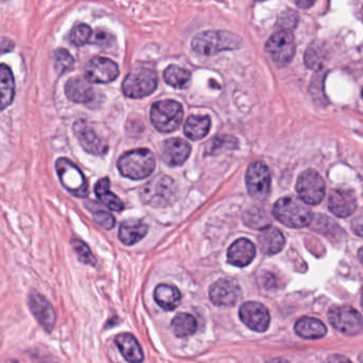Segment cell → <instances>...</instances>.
Returning <instances> with one entry per match:
<instances>
[{"instance_id":"obj_9","label":"cell","mask_w":363,"mask_h":363,"mask_svg":"<svg viewBox=\"0 0 363 363\" xmlns=\"http://www.w3.org/2000/svg\"><path fill=\"white\" fill-rule=\"evenodd\" d=\"M266 48L268 56L277 66H286L291 62L295 53L293 35L291 31L282 29L270 37Z\"/></svg>"},{"instance_id":"obj_31","label":"cell","mask_w":363,"mask_h":363,"mask_svg":"<svg viewBox=\"0 0 363 363\" xmlns=\"http://www.w3.org/2000/svg\"><path fill=\"white\" fill-rule=\"evenodd\" d=\"M75 60L66 49H58L53 56V66L59 75L71 72L74 68Z\"/></svg>"},{"instance_id":"obj_26","label":"cell","mask_w":363,"mask_h":363,"mask_svg":"<svg viewBox=\"0 0 363 363\" xmlns=\"http://www.w3.org/2000/svg\"><path fill=\"white\" fill-rule=\"evenodd\" d=\"M155 301L165 310H174L178 307L181 301L180 291L171 285H159L153 293Z\"/></svg>"},{"instance_id":"obj_17","label":"cell","mask_w":363,"mask_h":363,"mask_svg":"<svg viewBox=\"0 0 363 363\" xmlns=\"http://www.w3.org/2000/svg\"><path fill=\"white\" fill-rule=\"evenodd\" d=\"M328 208L339 218H347L356 211V196L346 189H335L329 195Z\"/></svg>"},{"instance_id":"obj_6","label":"cell","mask_w":363,"mask_h":363,"mask_svg":"<svg viewBox=\"0 0 363 363\" xmlns=\"http://www.w3.org/2000/svg\"><path fill=\"white\" fill-rule=\"evenodd\" d=\"M56 169L61 183L71 194L77 197L88 195V181L75 163L66 158H61L57 161Z\"/></svg>"},{"instance_id":"obj_11","label":"cell","mask_w":363,"mask_h":363,"mask_svg":"<svg viewBox=\"0 0 363 363\" xmlns=\"http://www.w3.org/2000/svg\"><path fill=\"white\" fill-rule=\"evenodd\" d=\"M246 187L248 193L256 201H264L271 189V174L263 162L252 163L246 171Z\"/></svg>"},{"instance_id":"obj_13","label":"cell","mask_w":363,"mask_h":363,"mask_svg":"<svg viewBox=\"0 0 363 363\" xmlns=\"http://www.w3.org/2000/svg\"><path fill=\"white\" fill-rule=\"evenodd\" d=\"M120 75L118 64L104 57L93 58L86 66V79L94 84H109Z\"/></svg>"},{"instance_id":"obj_35","label":"cell","mask_w":363,"mask_h":363,"mask_svg":"<svg viewBox=\"0 0 363 363\" xmlns=\"http://www.w3.org/2000/svg\"><path fill=\"white\" fill-rule=\"evenodd\" d=\"M299 23V15L297 12L292 11V10H287L280 15L278 19V26L283 30H291L295 28Z\"/></svg>"},{"instance_id":"obj_8","label":"cell","mask_w":363,"mask_h":363,"mask_svg":"<svg viewBox=\"0 0 363 363\" xmlns=\"http://www.w3.org/2000/svg\"><path fill=\"white\" fill-rule=\"evenodd\" d=\"M175 197V185L169 177L159 176L146 183L142 189L144 204L153 207H165L171 204Z\"/></svg>"},{"instance_id":"obj_12","label":"cell","mask_w":363,"mask_h":363,"mask_svg":"<svg viewBox=\"0 0 363 363\" xmlns=\"http://www.w3.org/2000/svg\"><path fill=\"white\" fill-rule=\"evenodd\" d=\"M239 315H240L241 321L243 322L244 324L252 331L264 333L270 326L271 317H270L268 308L263 304L258 303V301H248L241 306Z\"/></svg>"},{"instance_id":"obj_25","label":"cell","mask_w":363,"mask_h":363,"mask_svg":"<svg viewBox=\"0 0 363 363\" xmlns=\"http://www.w3.org/2000/svg\"><path fill=\"white\" fill-rule=\"evenodd\" d=\"M115 343L126 360L129 362H141L143 360L141 346L133 335L130 333H120L116 337Z\"/></svg>"},{"instance_id":"obj_4","label":"cell","mask_w":363,"mask_h":363,"mask_svg":"<svg viewBox=\"0 0 363 363\" xmlns=\"http://www.w3.org/2000/svg\"><path fill=\"white\" fill-rule=\"evenodd\" d=\"M183 120V106L175 100H161L155 102L151 106V123L160 132H173L180 126Z\"/></svg>"},{"instance_id":"obj_20","label":"cell","mask_w":363,"mask_h":363,"mask_svg":"<svg viewBox=\"0 0 363 363\" xmlns=\"http://www.w3.org/2000/svg\"><path fill=\"white\" fill-rule=\"evenodd\" d=\"M67 98L77 104H86L94 98V90L88 79L75 77L65 84Z\"/></svg>"},{"instance_id":"obj_18","label":"cell","mask_w":363,"mask_h":363,"mask_svg":"<svg viewBox=\"0 0 363 363\" xmlns=\"http://www.w3.org/2000/svg\"><path fill=\"white\" fill-rule=\"evenodd\" d=\"M190 153V144L178 138L167 140L163 144V161L169 167L183 165Z\"/></svg>"},{"instance_id":"obj_23","label":"cell","mask_w":363,"mask_h":363,"mask_svg":"<svg viewBox=\"0 0 363 363\" xmlns=\"http://www.w3.org/2000/svg\"><path fill=\"white\" fill-rule=\"evenodd\" d=\"M149 232V227L142 221L128 220L120 225V240L125 245H133L141 241Z\"/></svg>"},{"instance_id":"obj_37","label":"cell","mask_w":363,"mask_h":363,"mask_svg":"<svg viewBox=\"0 0 363 363\" xmlns=\"http://www.w3.org/2000/svg\"><path fill=\"white\" fill-rule=\"evenodd\" d=\"M94 221L100 226L104 227V230H111L115 225V218L113 215L106 211H97L94 213Z\"/></svg>"},{"instance_id":"obj_21","label":"cell","mask_w":363,"mask_h":363,"mask_svg":"<svg viewBox=\"0 0 363 363\" xmlns=\"http://www.w3.org/2000/svg\"><path fill=\"white\" fill-rule=\"evenodd\" d=\"M260 248L264 254H276L285 248L286 239L279 230L275 227L268 226L262 230L258 236Z\"/></svg>"},{"instance_id":"obj_36","label":"cell","mask_w":363,"mask_h":363,"mask_svg":"<svg viewBox=\"0 0 363 363\" xmlns=\"http://www.w3.org/2000/svg\"><path fill=\"white\" fill-rule=\"evenodd\" d=\"M319 47L311 46L306 53V65L310 68H319L321 66L323 55Z\"/></svg>"},{"instance_id":"obj_1","label":"cell","mask_w":363,"mask_h":363,"mask_svg":"<svg viewBox=\"0 0 363 363\" xmlns=\"http://www.w3.org/2000/svg\"><path fill=\"white\" fill-rule=\"evenodd\" d=\"M273 214L281 224L290 228H303L313 223V213L303 201L295 197H282L274 205Z\"/></svg>"},{"instance_id":"obj_19","label":"cell","mask_w":363,"mask_h":363,"mask_svg":"<svg viewBox=\"0 0 363 363\" xmlns=\"http://www.w3.org/2000/svg\"><path fill=\"white\" fill-rule=\"evenodd\" d=\"M256 256V248L248 239H239L230 246L227 259L232 266L244 268L252 263Z\"/></svg>"},{"instance_id":"obj_7","label":"cell","mask_w":363,"mask_h":363,"mask_svg":"<svg viewBox=\"0 0 363 363\" xmlns=\"http://www.w3.org/2000/svg\"><path fill=\"white\" fill-rule=\"evenodd\" d=\"M297 191L299 198L307 205H319L325 197L326 185L315 169H306L297 179Z\"/></svg>"},{"instance_id":"obj_14","label":"cell","mask_w":363,"mask_h":363,"mask_svg":"<svg viewBox=\"0 0 363 363\" xmlns=\"http://www.w3.org/2000/svg\"><path fill=\"white\" fill-rule=\"evenodd\" d=\"M75 136L86 153L104 156L108 151V144L100 138L95 130L86 120H78L74 125Z\"/></svg>"},{"instance_id":"obj_30","label":"cell","mask_w":363,"mask_h":363,"mask_svg":"<svg viewBox=\"0 0 363 363\" xmlns=\"http://www.w3.org/2000/svg\"><path fill=\"white\" fill-rule=\"evenodd\" d=\"M165 82L173 88L183 89L191 80V73L189 71L178 66V65H169L165 71Z\"/></svg>"},{"instance_id":"obj_40","label":"cell","mask_w":363,"mask_h":363,"mask_svg":"<svg viewBox=\"0 0 363 363\" xmlns=\"http://www.w3.org/2000/svg\"><path fill=\"white\" fill-rule=\"evenodd\" d=\"M110 35L104 32V31H100L96 35V42L100 43V45L108 44L109 42Z\"/></svg>"},{"instance_id":"obj_39","label":"cell","mask_w":363,"mask_h":363,"mask_svg":"<svg viewBox=\"0 0 363 363\" xmlns=\"http://www.w3.org/2000/svg\"><path fill=\"white\" fill-rule=\"evenodd\" d=\"M294 3L301 9L307 10L315 5V0H293Z\"/></svg>"},{"instance_id":"obj_15","label":"cell","mask_w":363,"mask_h":363,"mask_svg":"<svg viewBox=\"0 0 363 363\" xmlns=\"http://www.w3.org/2000/svg\"><path fill=\"white\" fill-rule=\"evenodd\" d=\"M209 297L214 305L232 307L241 297V289L234 280L218 279L210 287Z\"/></svg>"},{"instance_id":"obj_29","label":"cell","mask_w":363,"mask_h":363,"mask_svg":"<svg viewBox=\"0 0 363 363\" xmlns=\"http://www.w3.org/2000/svg\"><path fill=\"white\" fill-rule=\"evenodd\" d=\"M95 193L98 198L106 205L110 210L122 211L124 209L123 201L115 194L110 192V181L108 178L100 179L95 187Z\"/></svg>"},{"instance_id":"obj_5","label":"cell","mask_w":363,"mask_h":363,"mask_svg":"<svg viewBox=\"0 0 363 363\" xmlns=\"http://www.w3.org/2000/svg\"><path fill=\"white\" fill-rule=\"evenodd\" d=\"M158 86L157 74L149 68L132 70L123 82V92L127 97L141 98L151 95Z\"/></svg>"},{"instance_id":"obj_10","label":"cell","mask_w":363,"mask_h":363,"mask_svg":"<svg viewBox=\"0 0 363 363\" xmlns=\"http://www.w3.org/2000/svg\"><path fill=\"white\" fill-rule=\"evenodd\" d=\"M328 317L331 324L344 335H357L362 331V317L351 306L331 308Z\"/></svg>"},{"instance_id":"obj_33","label":"cell","mask_w":363,"mask_h":363,"mask_svg":"<svg viewBox=\"0 0 363 363\" xmlns=\"http://www.w3.org/2000/svg\"><path fill=\"white\" fill-rule=\"evenodd\" d=\"M244 221H245L248 226L252 227L254 230H263L268 226V216L259 209L248 211L244 216Z\"/></svg>"},{"instance_id":"obj_28","label":"cell","mask_w":363,"mask_h":363,"mask_svg":"<svg viewBox=\"0 0 363 363\" xmlns=\"http://www.w3.org/2000/svg\"><path fill=\"white\" fill-rule=\"evenodd\" d=\"M196 329V319L189 313H179L171 321V331L178 338H187L195 333Z\"/></svg>"},{"instance_id":"obj_32","label":"cell","mask_w":363,"mask_h":363,"mask_svg":"<svg viewBox=\"0 0 363 363\" xmlns=\"http://www.w3.org/2000/svg\"><path fill=\"white\" fill-rule=\"evenodd\" d=\"M92 37V29L86 24H78L75 26L70 33V41L75 46H84L90 42Z\"/></svg>"},{"instance_id":"obj_2","label":"cell","mask_w":363,"mask_h":363,"mask_svg":"<svg viewBox=\"0 0 363 363\" xmlns=\"http://www.w3.org/2000/svg\"><path fill=\"white\" fill-rule=\"evenodd\" d=\"M241 43L240 37L228 31H205L192 39V48L203 56H213L220 51L239 48Z\"/></svg>"},{"instance_id":"obj_38","label":"cell","mask_w":363,"mask_h":363,"mask_svg":"<svg viewBox=\"0 0 363 363\" xmlns=\"http://www.w3.org/2000/svg\"><path fill=\"white\" fill-rule=\"evenodd\" d=\"M13 48H15V43L12 41L5 39V37L0 39V55L10 53V51L13 50Z\"/></svg>"},{"instance_id":"obj_41","label":"cell","mask_w":363,"mask_h":363,"mask_svg":"<svg viewBox=\"0 0 363 363\" xmlns=\"http://www.w3.org/2000/svg\"><path fill=\"white\" fill-rule=\"evenodd\" d=\"M353 230H354L359 236H362V220H361V216H359V218H357L356 220L353 222Z\"/></svg>"},{"instance_id":"obj_34","label":"cell","mask_w":363,"mask_h":363,"mask_svg":"<svg viewBox=\"0 0 363 363\" xmlns=\"http://www.w3.org/2000/svg\"><path fill=\"white\" fill-rule=\"evenodd\" d=\"M72 244L80 261L89 264V266H96V258L93 256L90 248L84 243V241L79 240V239H74Z\"/></svg>"},{"instance_id":"obj_22","label":"cell","mask_w":363,"mask_h":363,"mask_svg":"<svg viewBox=\"0 0 363 363\" xmlns=\"http://www.w3.org/2000/svg\"><path fill=\"white\" fill-rule=\"evenodd\" d=\"M15 80L8 65H0V110H5L15 100Z\"/></svg>"},{"instance_id":"obj_3","label":"cell","mask_w":363,"mask_h":363,"mask_svg":"<svg viewBox=\"0 0 363 363\" xmlns=\"http://www.w3.org/2000/svg\"><path fill=\"white\" fill-rule=\"evenodd\" d=\"M118 167L124 177L141 180L155 171L156 160L149 149H136L124 153L118 160Z\"/></svg>"},{"instance_id":"obj_24","label":"cell","mask_w":363,"mask_h":363,"mask_svg":"<svg viewBox=\"0 0 363 363\" xmlns=\"http://www.w3.org/2000/svg\"><path fill=\"white\" fill-rule=\"evenodd\" d=\"M294 329L304 339H321L327 333L324 323L315 317H301L297 322Z\"/></svg>"},{"instance_id":"obj_27","label":"cell","mask_w":363,"mask_h":363,"mask_svg":"<svg viewBox=\"0 0 363 363\" xmlns=\"http://www.w3.org/2000/svg\"><path fill=\"white\" fill-rule=\"evenodd\" d=\"M211 127V120L207 115H192L185 124V134L190 140L197 141L206 137Z\"/></svg>"},{"instance_id":"obj_42","label":"cell","mask_w":363,"mask_h":363,"mask_svg":"<svg viewBox=\"0 0 363 363\" xmlns=\"http://www.w3.org/2000/svg\"><path fill=\"white\" fill-rule=\"evenodd\" d=\"M261 1H263V0H261Z\"/></svg>"},{"instance_id":"obj_16","label":"cell","mask_w":363,"mask_h":363,"mask_svg":"<svg viewBox=\"0 0 363 363\" xmlns=\"http://www.w3.org/2000/svg\"><path fill=\"white\" fill-rule=\"evenodd\" d=\"M29 308L39 325L50 333L56 325L57 315L53 305L37 292H31L29 295Z\"/></svg>"}]
</instances>
